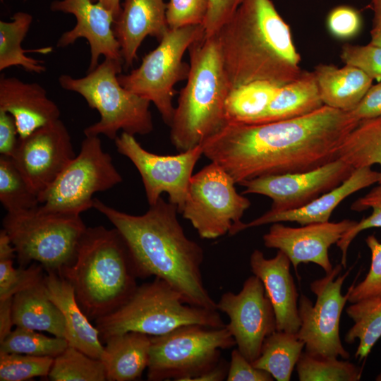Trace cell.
<instances>
[{"label":"cell","instance_id":"cell-1","mask_svg":"<svg viewBox=\"0 0 381 381\" xmlns=\"http://www.w3.org/2000/svg\"><path fill=\"white\" fill-rule=\"evenodd\" d=\"M358 121L324 105L303 116L263 123H227L202 144L203 155L236 183L316 169L336 159Z\"/></svg>","mask_w":381,"mask_h":381},{"label":"cell","instance_id":"cell-2","mask_svg":"<svg viewBox=\"0 0 381 381\" xmlns=\"http://www.w3.org/2000/svg\"><path fill=\"white\" fill-rule=\"evenodd\" d=\"M95 208L123 237L138 278L154 276L169 284L189 305L217 310L202 275V247L188 238L177 207L162 197L141 215H133L94 198Z\"/></svg>","mask_w":381,"mask_h":381},{"label":"cell","instance_id":"cell-3","mask_svg":"<svg viewBox=\"0 0 381 381\" xmlns=\"http://www.w3.org/2000/svg\"><path fill=\"white\" fill-rule=\"evenodd\" d=\"M214 36L231 89L255 81L283 85L302 73L289 26L272 0H242Z\"/></svg>","mask_w":381,"mask_h":381},{"label":"cell","instance_id":"cell-4","mask_svg":"<svg viewBox=\"0 0 381 381\" xmlns=\"http://www.w3.org/2000/svg\"><path fill=\"white\" fill-rule=\"evenodd\" d=\"M73 287L76 300L90 320L121 307L138 284L128 247L116 229L87 227L74 261L59 274Z\"/></svg>","mask_w":381,"mask_h":381},{"label":"cell","instance_id":"cell-5","mask_svg":"<svg viewBox=\"0 0 381 381\" xmlns=\"http://www.w3.org/2000/svg\"><path fill=\"white\" fill-rule=\"evenodd\" d=\"M188 52L189 73L169 126L171 142L181 152L201 145L227 123L231 90L214 36L204 35Z\"/></svg>","mask_w":381,"mask_h":381},{"label":"cell","instance_id":"cell-6","mask_svg":"<svg viewBox=\"0 0 381 381\" xmlns=\"http://www.w3.org/2000/svg\"><path fill=\"white\" fill-rule=\"evenodd\" d=\"M95 322L103 343L111 336L128 332L160 336L186 325H226L217 310L188 304L176 290L158 277L138 285L121 307Z\"/></svg>","mask_w":381,"mask_h":381},{"label":"cell","instance_id":"cell-7","mask_svg":"<svg viewBox=\"0 0 381 381\" xmlns=\"http://www.w3.org/2000/svg\"><path fill=\"white\" fill-rule=\"evenodd\" d=\"M123 65V61L105 58L84 77H59L63 89L80 95L100 115L84 129L85 136L104 135L114 140L119 131L143 135L153 130L150 102L126 89L118 79Z\"/></svg>","mask_w":381,"mask_h":381},{"label":"cell","instance_id":"cell-8","mask_svg":"<svg viewBox=\"0 0 381 381\" xmlns=\"http://www.w3.org/2000/svg\"><path fill=\"white\" fill-rule=\"evenodd\" d=\"M2 226L20 267L37 262L45 271L58 274L74 261L87 229L80 214L49 211L40 205L7 212Z\"/></svg>","mask_w":381,"mask_h":381},{"label":"cell","instance_id":"cell-9","mask_svg":"<svg viewBox=\"0 0 381 381\" xmlns=\"http://www.w3.org/2000/svg\"><path fill=\"white\" fill-rule=\"evenodd\" d=\"M236 342L226 327L192 324L151 336L147 380L192 381L222 358V350Z\"/></svg>","mask_w":381,"mask_h":381},{"label":"cell","instance_id":"cell-10","mask_svg":"<svg viewBox=\"0 0 381 381\" xmlns=\"http://www.w3.org/2000/svg\"><path fill=\"white\" fill-rule=\"evenodd\" d=\"M204 35L202 25L169 29L138 68L118 75L123 87L152 103L169 126L175 109L172 102L175 85L186 80L189 73V64L183 62V57Z\"/></svg>","mask_w":381,"mask_h":381},{"label":"cell","instance_id":"cell-11","mask_svg":"<svg viewBox=\"0 0 381 381\" xmlns=\"http://www.w3.org/2000/svg\"><path fill=\"white\" fill-rule=\"evenodd\" d=\"M232 177L211 162L193 175L181 214L204 239H215L240 232L241 218L250 206L239 194Z\"/></svg>","mask_w":381,"mask_h":381},{"label":"cell","instance_id":"cell-12","mask_svg":"<svg viewBox=\"0 0 381 381\" xmlns=\"http://www.w3.org/2000/svg\"><path fill=\"white\" fill-rule=\"evenodd\" d=\"M122 181L99 136H85L78 155L39 195L40 205L49 211L80 214L92 207L95 193L106 191Z\"/></svg>","mask_w":381,"mask_h":381},{"label":"cell","instance_id":"cell-13","mask_svg":"<svg viewBox=\"0 0 381 381\" xmlns=\"http://www.w3.org/2000/svg\"><path fill=\"white\" fill-rule=\"evenodd\" d=\"M342 267L341 264L337 265L325 277L310 283V291L316 296L314 304L301 294L298 304L301 325L297 335L309 353L348 359L350 354L341 343L339 322L351 288L343 295L341 287L351 270L340 274Z\"/></svg>","mask_w":381,"mask_h":381},{"label":"cell","instance_id":"cell-14","mask_svg":"<svg viewBox=\"0 0 381 381\" xmlns=\"http://www.w3.org/2000/svg\"><path fill=\"white\" fill-rule=\"evenodd\" d=\"M114 143L118 152L129 159L140 173L149 205L155 204L166 193L181 214L194 167L203 155L202 145L175 155H159L144 149L134 135L125 132Z\"/></svg>","mask_w":381,"mask_h":381},{"label":"cell","instance_id":"cell-15","mask_svg":"<svg viewBox=\"0 0 381 381\" xmlns=\"http://www.w3.org/2000/svg\"><path fill=\"white\" fill-rule=\"evenodd\" d=\"M217 310L229 318L226 327L237 349L248 361H254L265 339L277 330L274 312L260 279L250 276L239 292L222 294Z\"/></svg>","mask_w":381,"mask_h":381},{"label":"cell","instance_id":"cell-16","mask_svg":"<svg viewBox=\"0 0 381 381\" xmlns=\"http://www.w3.org/2000/svg\"><path fill=\"white\" fill-rule=\"evenodd\" d=\"M355 169L339 158L309 171L269 175L243 181L242 194H259L270 198V211L300 208L332 190Z\"/></svg>","mask_w":381,"mask_h":381},{"label":"cell","instance_id":"cell-17","mask_svg":"<svg viewBox=\"0 0 381 381\" xmlns=\"http://www.w3.org/2000/svg\"><path fill=\"white\" fill-rule=\"evenodd\" d=\"M75 157L70 133L58 119L18 138L11 159L39 198Z\"/></svg>","mask_w":381,"mask_h":381},{"label":"cell","instance_id":"cell-18","mask_svg":"<svg viewBox=\"0 0 381 381\" xmlns=\"http://www.w3.org/2000/svg\"><path fill=\"white\" fill-rule=\"evenodd\" d=\"M356 223L348 219L300 227H291L280 222L272 223L262 236L263 243L266 248L282 251L290 260L295 272L301 263L313 262L327 274L333 270L329 248Z\"/></svg>","mask_w":381,"mask_h":381},{"label":"cell","instance_id":"cell-19","mask_svg":"<svg viewBox=\"0 0 381 381\" xmlns=\"http://www.w3.org/2000/svg\"><path fill=\"white\" fill-rule=\"evenodd\" d=\"M50 9L75 16V26L61 35L56 45L66 47L80 38H85L90 48L87 71H92L99 64L101 56L123 61L120 45L113 30L115 18L109 10L92 0H54Z\"/></svg>","mask_w":381,"mask_h":381},{"label":"cell","instance_id":"cell-20","mask_svg":"<svg viewBox=\"0 0 381 381\" xmlns=\"http://www.w3.org/2000/svg\"><path fill=\"white\" fill-rule=\"evenodd\" d=\"M291 261L281 250L267 258L258 249L250 257L253 275L262 282L272 306L277 330L297 333L301 325L298 315V294L290 272Z\"/></svg>","mask_w":381,"mask_h":381},{"label":"cell","instance_id":"cell-21","mask_svg":"<svg viewBox=\"0 0 381 381\" xmlns=\"http://www.w3.org/2000/svg\"><path fill=\"white\" fill-rule=\"evenodd\" d=\"M0 110L14 118L20 139L59 119L61 114L57 104L40 84L4 74L0 77Z\"/></svg>","mask_w":381,"mask_h":381},{"label":"cell","instance_id":"cell-22","mask_svg":"<svg viewBox=\"0 0 381 381\" xmlns=\"http://www.w3.org/2000/svg\"><path fill=\"white\" fill-rule=\"evenodd\" d=\"M164 0H123L121 10L113 24L120 45L123 66L133 65L143 41L147 37L160 41L169 30Z\"/></svg>","mask_w":381,"mask_h":381},{"label":"cell","instance_id":"cell-23","mask_svg":"<svg viewBox=\"0 0 381 381\" xmlns=\"http://www.w3.org/2000/svg\"><path fill=\"white\" fill-rule=\"evenodd\" d=\"M380 171L370 167L355 169L350 176L332 190L321 195L307 205L295 210L272 212L268 210L248 223H243L240 231L267 224L294 222L301 226L329 222L334 209L351 195L378 183Z\"/></svg>","mask_w":381,"mask_h":381},{"label":"cell","instance_id":"cell-24","mask_svg":"<svg viewBox=\"0 0 381 381\" xmlns=\"http://www.w3.org/2000/svg\"><path fill=\"white\" fill-rule=\"evenodd\" d=\"M49 298L60 310L65 322L68 345L85 354L101 359L104 344L96 326H93L78 304L73 287L62 276L48 271L44 279Z\"/></svg>","mask_w":381,"mask_h":381},{"label":"cell","instance_id":"cell-25","mask_svg":"<svg viewBox=\"0 0 381 381\" xmlns=\"http://www.w3.org/2000/svg\"><path fill=\"white\" fill-rule=\"evenodd\" d=\"M101 361L108 381H133L141 378L147 368L151 336L128 332L107 339Z\"/></svg>","mask_w":381,"mask_h":381},{"label":"cell","instance_id":"cell-26","mask_svg":"<svg viewBox=\"0 0 381 381\" xmlns=\"http://www.w3.org/2000/svg\"><path fill=\"white\" fill-rule=\"evenodd\" d=\"M324 105L350 111L372 86L373 79L361 69L345 64H319L313 71Z\"/></svg>","mask_w":381,"mask_h":381},{"label":"cell","instance_id":"cell-27","mask_svg":"<svg viewBox=\"0 0 381 381\" xmlns=\"http://www.w3.org/2000/svg\"><path fill=\"white\" fill-rule=\"evenodd\" d=\"M12 318L16 327L47 332L53 336L65 338L64 317L48 296L44 280L13 296Z\"/></svg>","mask_w":381,"mask_h":381},{"label":"cell","instance_id":"cell-28","mask_svg":"<svg viewBox=\"0 0 381 381\" xmlns=\"http://www.w3.org/2000/svg\"><path fill=\"white\" fill-rule=\"evenodd\" d=\"M323 106L313 71H302L296 79L279 87L265 113L256 123L301 117Z\"/></svg>","mask_w":381,"mask_h":381},{"label":"cell","instance_id":"cell-29","mask_svg":"<svg viewBox=\"0 0 381 381\" xmlns=\"http://www.w3.org/2000/svg\"><path fill=\"white\" fill-rule=\"evenodd\" d=\"M304 348L297 333L276 330L265 339L260 356L252 363L277 381H289Z\"/></svg>","mask_w":381,"mask_h":381},{"label":"cell","instance_id":"cell-30","mask_svg":"<svg viewBox=\"0 0 381 381\" xmlns=\"http://www.w3.org/2000/svg\"><path fill=\"white\" fill-rule=\"evenodd\" d=\"M337 158L354 169L379 164L381 185V115L359 121L341 144Z\"/></svg>","mask_w":381,"mask_h":381},{"label":"cell","instance_id":"cell-31","mask_svg":"<svg viewBox=\"0 0 381 381\" xmlns=\"http://www.w3.org/2000/svg\"><path fill=\"white\" fill-rule=\"evenodd\" d=\"M281 85L255 81L231 89L225 102L227 123H256Z\"/></svg>","mask_w":381,"mask_h":381},{"label":"cell","instance_id":"cell-32","mask_svg":"<svg viewBox=\"0 0 381 381\" xmlns=\"http://www.w3.org/2000/svg\"><path fill=\"white\" fill-rule=\"evenodd\" d=\"M32 22L31 14L18 11L11 21H0V71L21 66L25 71L42 73L46 68L42 61L28 56L21 44Z\"/></svg>","mask_w":381,"mask_h":381},{"label":"cell","instance_id":"cell-33","mask_svg":"<svg viewBox=\"0 0 381 381\" xmlns=\"http://www.w3.org/2000/svg\"><path fill=\"white\" fill-rule=\"evenodd\" d=\"M351 303L346 312L353 325L346 332L344 340L352 344L358 339L355 357L361 361L368 356L381 337V298H366Z\"/></svg>","mask_w":381,"mask_h":381},{"label":"cell","instance_id":"cell-34","mask_svg":"<svg viewBox=\"0 0 381 381\" xmlns=\"http://www.w3.org/2000/svg\"><path fill=\"white\" fill-rule=\"evenodd\" d=\"M300 381H358L361 370L338 357L303 351L296 365Z\"/></svg>","mask_w":381,"mask_h":381},{"label":"cell","instance_id":"cell-35","mask_svg":"<svg viewBox=\"0 0 381 381\" xmlns=\"http://www.w3.org/2000/svg\"><path fill=\"white\" fill-rule=\"evenodd\" d=\"M47 379L52 381H105L106 370L100 359L68 346L54 358Z\"/></svg>","mask_w":381,"mask_h":381},{"label":"cell","instance_id":"cell-36","mask_svg":"<svg viewBox=\"0 0 381 381\" xmlns=\"http://www.w3.org/2000/svg\"><path fill=\"white\" fill-rule=\"evenodd\" d=\"M0 201L7 212L28 210L40 205L38 195L11 157L4 155L0 157Z\"/></svg>","mask_w":381,"mask_h":381},{"label":"cell","instance_id":"cell-37","mask_svg":"<svg viewBox=\"0 0 381 381\" xmlns=\"http://www.w3.org/2000/svg\"><path fill=\"white\" fill-rule=\"evenodd\" d=\"M68 346V343L65 338L50 337L36 330L16 327L0 341V353H24L54 358Z\"/></svg>","mask_w":381,"mask_h":381},{"label":"cell","instance_id":"cell-38","mask_svg":"<svg viewBox=\"0 0 381 381\" xmlns=\"http://www.w3.org/2000/svg\"><path fill=\"white\" fill-rule=\"evenodd\" d=\"M54 358L24 353H0V380L23 381L47 378Z\"/></svg>","mask_w":381,"mask_h":381},{"label":"cell","instance_id":"cell-39","mask_svg":"<svg viewBox=\"0 0 381 381\" xmlns=\"http://www.w3.org/2000/svg\"><path fill=\"white\" fill-rule=\"evenodd\" d=\"M44 267L33 262L29 267H13V258H0V300L11 298L20 291L44 280Z\"/></svg>","mask_w":381,"mask_h":381},{"label":"cell","instance_id":"cell-40","mask_svg":"<svg viewBox=\"0 0 381 381\" xmlns=\"http://www.w3.org/2000/svg\"><path fill=\"white\" fill-rule=\"evenodd\" d=\"M353 211L361 212L371 209V214L362 219L345 232L336 243L341 252V264L346 267L347 253L350 244L357 235L368 229L381 227V185L373 188L368 193L356 200L351 206Z\"/></svg>","mask_w":381,"mask_h":381},{"label":"cell","instance_id":"cell-41","mask_svg":"<svg viewBox=\"0 0 381 381\" xmlns=\"http://www.w3.org/2000/svg\"><path fill=\"white\" fill-rule=\"evenodd\" d=\"M365 243L371 254L370 268L361 282L351 285L350 303L370 297L381 298V242L375 235H369Z\"/></svg>","mask_w":381,"mask_h":381},{"label":"cell","instance_id":"cell-42","mask_svg":"<svg viewBox=\"0 0 381 381\" xmlns=\"http://www.w3.org/2000/svg\"><path fill=\"white\" fill-rule=\"evenodd\" d=\"M210 0H169L166 16L169 29L202 25L207 17Z\"/></svg>","mask_w":381,"mask_h":381},{"label":"cell","instance_id":"cell-43","mask_svg":"<svg viewBox=\"0 0 381 381\" xmlns=\"http://www.w3.org/2000/svg\"><path fill=\"white\" fill-rule=\"evenodd\" d=\"M340 57L347 65L355 66L373 80L381 81V47L372 44H344Z\"/></svg>","mask_w":381,"mask_h":381},{"label":"cell","instance_id":"cell-44","mask_svg":"<svg viewBox=\"0 0 381 381\" xmlns=\"http://www.w3.org/2000/svg\"><path fill=\"white\" fill-rule=\"evenodd\" d=\"M360 13L349 6H339L330 11L327 17V28L339 39H349L358 34L361 28Z\"/></svg>","mask_w":381,"mask_h":381},{"label":"cell","instance_id":"cell-45","mask_svg":"<svg viewBox=\"0 0 381 381\" xmlns=\"http://www.w3.org/2000/svg\"><path fill=\"white\" fill-rule=\"evenodd\" d=\"M274 379L266 370L255 367L238 349L231 353L227 381H272Z\"/></svg>","mask_w":381,"mask_h":381},{"label":"cell","instance_id":"cell-46","mask_svg":"<svg viewBox=\"0 0 381 381\" xmlns=\"http://www.w3.org/2000/svg\"><path fill=\"white\" fill-rule=\"evenodd\" d=\"M242 0H210L203 27L205 36H214L232 16Z\"/></svg>","mask_w":381,"mask_h":381},{"label":"cell","instance_id":"cell-47","mask_svg":"<svg viewBox=\"0 0 381 381\" xmlns=\"http://www.w3.org/2000/svg\"><path fill=\"white\" fill-rule=\"evenodd\" d=\"M349 112L358 121L381 115V81L372 85L359 104Z\"/></svg>","mask_w":381,"mask_h":381},{"label":"cell","instance_id":"cell-48","mask_svg":"<svg viewBox=\"0 0 381 381\" xmlns=\"http://www.w3.org/2000/svg\"><path fill=\"white\" fill-rule=\"evenodd\" d=\"M18 135L14 118L0 110V153L11 157L18 145Z\"/></svg>","mask_w":381,"mask_h":381},{"label":"cell","instance_id":"cell-49","mask_svg":"<svg viewBox=\"0 0 381 381\" xmlns=\"http://www.w3.org/2000/svg\"><path fill=\"white\" fill-rule=\"evenodd\" d=\"M12 300H0V341L12 331L14 325L12 318Z\"/></svg>","mask_w":381,"mask_h":381},{"label":"cell","instance_id":"cell-50","mask_svg":"<svg viewBox=\"0 0 381 381\" xmlns=\"http://www.w3.org/2000/svg\"><path fill=\"white\" fill-rule=\"evenodd\" d=\"M229 364V362L221 358L214 366L195 377L192 381H222L226 380Z\"/></svg>","mask_w":381,"mask_h":381},{"label":"cell","instance_id":"cell-51","mask_svg":"<svg viewBox=\"0 0 381 381\" xmlns=\"http://www.w3.org/2000/svg\"><path fill=\"white\" fill-rule=\"evenodd\" d=\"M99 3L107 9L109 10L114 15L115 20L118 18L121 10V0H92Z\"/></svg>","mask_w":381,"mask_h":381},{"label":"cell","instance_id":"cell-52","mask_svg":"<svg viewBox=\"0 0 381 381\" xmlns=\"http://www.w3.org/2000/svg\"><path fill=\"white\" fill-rule=\"evenodd\" d=\"M373 11V27L381 26V0H370Z\"/></svg>","mask_w":381,"mask_h":381},{"label":"cell","instance_id":"cell-53","mask_svg":"<svg viewBox=\"0 0 381 381\" xmlns=\"http://www.w3.org/2000/svg\"><path fill=\"white\" fill-rule=\"evenodd\" d=\"M371 39L370 43L381 47V26L373 27L370 31Z\"/></svg>","mask_w":381,"mask_h":381},{"label":"cell","instance_id":"cell-54","mask_svg":"<svg viewBox=\"0 0 381 381\" xmlns=\"http://www.w3.org/2000/svg\"><path fill=\"white\" fill-rule=\"evenodd\" d=\"M375 380L377 381H381V371L378 374V375L376 377Z\"/></svg>","mask_w":381,"mask_h":381},{"label":"cell","instance_id":"cell-55","mask_svg":"<svg viewBox=\"0 0 381 381\" xmlns=\"http://www.w3.org/2000/svg\"><path fill=\"white\" fill-rule=\"evenodd\" d=\"M1 1H4V0H1Z\"/></svg>","mask_w":381,"mask_h":381}]
</instances>
